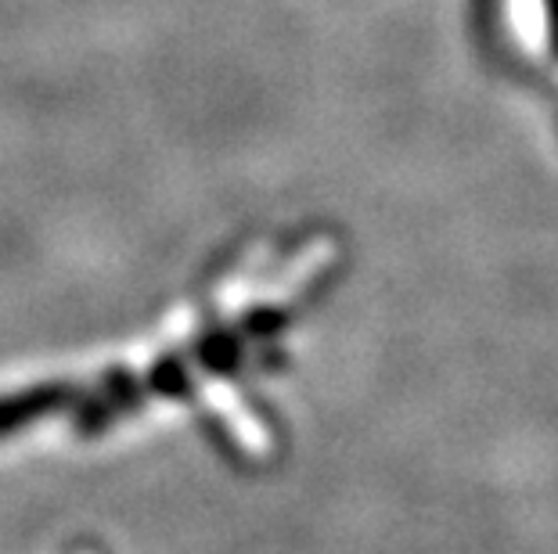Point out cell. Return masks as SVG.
Masks as SVG:
<instances>
[{
	"instance_id": "cell-1",
	"label": "cell",
	"mask_w": 558,
	"mask_h": 554,
	"mask_svg": "<svg viewBox=\"0 0 558 554\" xmlns=\"http://www.w3.org/2000/svg\"><path fill=\"white\" fill-rule=\"evenodd\" d=\"M73 554H98V551H94V547H80V551H73Z\"/></svg>"
}]
</instances>
